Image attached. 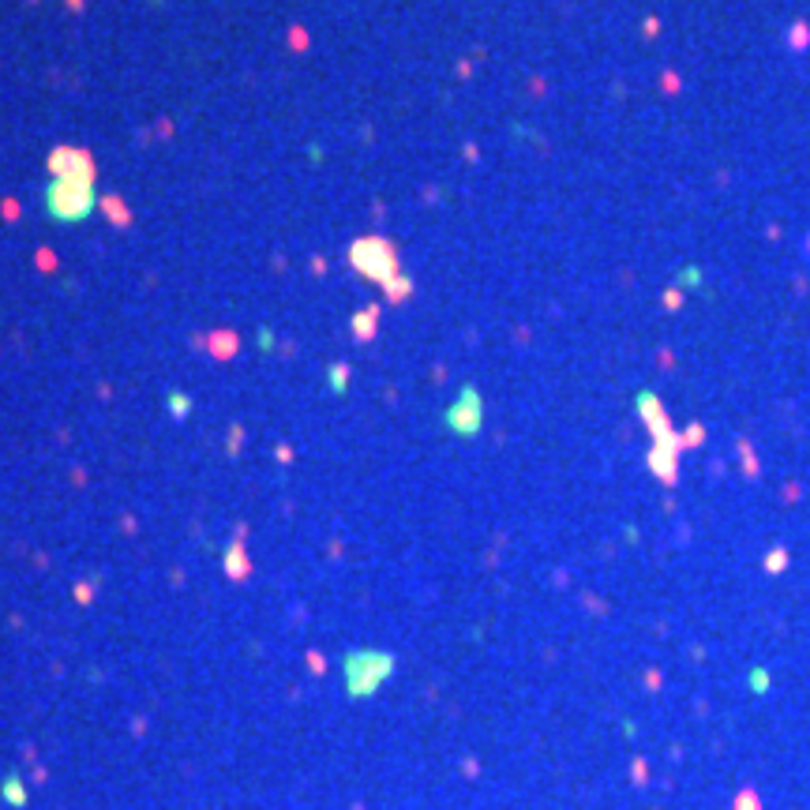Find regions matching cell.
Listing matches in <instances>:
<instances>
[{
    "label": "cell",
    "instance_id": "obj_1",
    "mask_svg": "<svg viewBox=\"0 0 810 810\" xmlns=\"http://www.w3.org/2000/svg\"><path fill=\"white\" fill-rule=\"evenodd\" d=\"M349 263L356 274H364L368 282H379V285H390L398 274V251L383 236H361L349 248Z\"/></svg>",
    "mask_w": 810,
    "mask_h": 810
},
{
    "label": "cell",
    "instance_id": "obj_2",
    "mask_svg": "<svg viewBox=\"0 0 810 810\" xmlns=\"http://www.w3.org/2000/svg\"><path fill=\"white\" fill-rule=\"evenodd\" d=\"M45 207L57 221H79L94 210V184L79 180H57L45 195Z\"/></svg>",
    "mask_w": 810,
    "mask_h": 810
},
{
    "label": "cell",
    "instance_id": "obj_3",
    "mask_svg": "<svg viewBox=\"0 0 810 810\" xmlns=\"http://www.w3.org/2000/svg\"><path fill=\"white\" fill-rule=\"evenodd\" d=\"M394 668V660L387 653H356L345 660V679H349L353 694H368L383 683V675Z\"/></svg>",
    "mask_w": 810,
    "mask_h": 810
},
{
    "label": "cell",
    "instance_id": "obj_4",
    "mask_svg": "<svg viewBox=\"0 0 810 810\" xmlns=\"http://www.w3.org/2000/svg\"><path fill=\"white\" fill-rule=\"evenodd\" d=\"M49 173L57 180H79V184H94L98 169H94V158L79 147H57L49 154Z\"/></svg>",
    "mask_w": 810,
    "mask_h": 810
},
{
    "label": "cell",
    "instance_id": "obj_5",
    "mask_svg": "<svg viewBox=\"0 0 810 810\" xmlns=\"http://www.w3.org/2000/svg\"><path fill=\"white\" fill-rule=\"evenodd\" d=\"M447 424L454 432H461V435H473L476 428H481V398H476L473 390H466V394H461V402L447 413Z\"/></svg>",
    "mask_w": 810,
    "mask_h": 810
},
{
    "label": "cell",
    "instance_id": "obj_6",
    "mask_svg": "<svg viewBox=\"0 0 810 810\" xmlns=\"http://www.w3.org/2000/svg\"><path fill=\"white\" fill-rule=\"evenodd\" d=\"M376 323H379V308H364L361 315H356V319H353L356 341H371V338H376Z\"/></svg>",
    "mask_w": 810,
    "mask_h": 810
},
{
    "label": "cell",
    "instance_id": "obj_7",
    "mask_svg": "<svg viewBox=\"0 0 810 810\" xmlns=\"http://www.w3.org/2000/svg\"><path fill=\"white\" fill-rule=\"evenodd\" d=\"M102 210H105V214H109L116 225H128V221H131V214H128L121 203H116V199H102Z\"/></svg>",
    "mask_w": 810,
    "mask_h": 810
},
{
    "label": "cell",
    "instance_id": "obj_8",
    "mask_svg": "<svg viewBox=\"0 0 810 810\" xmlns=\"http://www.w3.org/2000/svg\"><path fill=\"white\" fill-rule=\"evenodd\" d=\"M409 297V282H405V278H394V282L387 285V300L390 304H402Z\"/></svg>",
    "mask_w": 810,
    "mask_h": 810
},
{
    "label": "cell",
    "instance_id": "obj_9",
    "mask_svg": "<svg viewBox=\"0 0 810 810\" xmlns=\"http://www.w3.org/2000/svg\"><path fill=\"white\" fill-rule=\"evenodd\" d=\"M214 345H218V349H214L218 356H229L236 341H233V334H218V338H214Z\"/></svg>",
    "mask_w": 810,
    "mask_h": 810
},
{
    "label": "cell",
    "instance_id": "obj_10",
    "mask_svg": "<svg viewBox=\"0 0 810 810\" xmlns=\"http://www.w3.org/2000/svg\"><path fill=\"white\" fill-rule=\"evenodd\" d=\"M330 376H334V390H341V387H345V368L334 364V368H330Z\"/></svg>",
    "mask_w": 810,
    "mask_h": 810
},
{
    "label": "cell",
    "instance_id": "obj_11",
    "mask_svg": "<svg viewBox=\"0 0 810 810\" xmlns=\"http://www.w3.org/2000/svg\"><path fill=\"white\" fill-rule=\"evenodd\" d=\"M8 799L11 803H23V788L16 784V780H8Z\"/></svg>",
    "mask_w": 810,
    "mask_h": 810
},
{
    "label": "cell",
    "instance_id": "obj_12",
    "mask_svg": "<svg viewBox=\"0 0 810 810\" xmlns=\"http://www.w3.org/2000/svg\"><path fill=\"white\" fill-rule=\"evenodd\" d=\"M38 263H42V267H49V270H53V251H38Z\"/></svg>",
    "mask_w": 810,
    "mask_h": 810
}]
</instances>
